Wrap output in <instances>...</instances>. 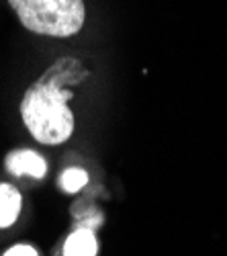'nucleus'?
I'll return each mask as SVG.
<instances>
[{"label":"nucleus","instance_id":"7","mask_svg":"<svg viewBox=\"0 0 227 256\" xmlns=\"http://www.w3.org/2000/svg\"><path fill=\"white\" fill-rule=\"evenodd\" d=\"M4 256H37V250L27 244H18V246H12Z\"/></svg>","mask_w":227,"mask_h":256},{"label":"nucleus","instance_id":"5","mask_svg":"<svg viewBox=\"0 0 227 256\" xmlns=\"http://www.w3.org/2000/svg\"><path fill=\"white\" fill-rule=\"evenodd\" d=\"M20 213V193L10 184H0V228H8Z\"/></svg>","mask_w":227,"mask_h":256},{"label":"nucleus","instance_id":"3","mask_svg":"<svg viewBox=\"0 0 227 256\" xmlns=\"http://www.w3.org/2000/svg\"><path fill=\"white\" fill-rule=\"evenodd\" d=\"M6 168L12 174H27L33 178H41L47 172V164L37 152L33 150H16L12 154H8L6 158Z\"/></svg>","mask_w":227,"mask_h":256},{"label":"nucleus","instance_id":"1","mask_svg":"<svg viewBox=\"0 0 227 256\" xmlns=\"http://www.w3.org/2000/svg\"><path fill=\"white\" fill-rule=\"evenodd\" d=\"M86 70L78 60L64 58L41 76L25 92L20 102V115L29 134L47 146H57L70 140L74 132V115L68 106L72 92L66 84L80 82Z\"/></svg>","mask_w":227,"mask_h":256},{"label":"nucleus","instance_id":"4","mask_svg":"<svg viewBox=\"0 0 227 256\" xmlns=\"http://www.w3.org/2000/svg\"><path fill=\"white\" fill-rule=\"evenodd\" d=\"M96 250H98V242L92 230L80 228L68 236L64 246V256H96Z\"/></svg>","mask_w":227,"mask_h":256},{"label":"nucleus","instance_id":"6","mask_svg":"<svg viewBox=\"0 0 227 256\" xmlns=\"http://www.w3.org/2000/svg\"><path fill=\"white\" fill-rule=\"evenodd\" d=\"M86 182H88V174L80 168H68L66 172L61 174V186H64L66 190H70V193L80 190Z\"/></svg>","mask_w":227,"mask_h":256},{"label":"nucleus","instance_id":"2","mask_svg":"<svg viewBox=\"0 0 227 256\" xmlns=\"http://www.w3.org/2000/svg\"><path fill=\"white\" fill-rule=\"evenodd\" d=\"M29 31L51 37H70L84 25L82 0H8Z\"/></svg>","mask_w":227,"mask_h":256}]
</instances>
